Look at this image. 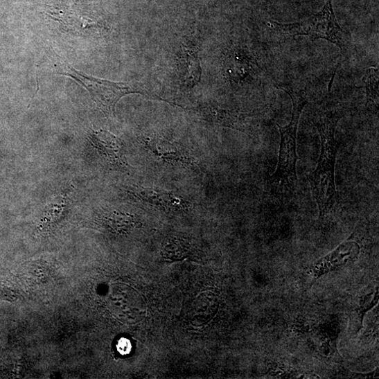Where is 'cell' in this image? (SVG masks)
Returning <instances> with one entry per match:
<instances>
[{"mask_svg": "<svg viewBox=\"0 0 379 379\" xmlns=\"http://www.w3.org/2000/svg\"><path fill=\"white\" fill-rule=\"evenodd\" d=\"M341 118L337 115L323 114L314 122L320 136L321 150L317 168L309 176L308 181L321 220H326L332 213L337 201L335 184L337 143L335 132Z\"/></svg>", "mask_w": 379, "mask_h": 379, "instance_id": "cell-1", "label": "cell"}, {"mask_svg": "<svg viewBox=\"0 0 379 379\" xmlns=\"http://www.w3.org/2000/svg\"><path fill=\"white\" fill-rule=\"evenodd\" d=\"M280 89L286 91L292 98V118L285 127L277 124L281 136L279 164L276 171L268 179V186L274 192L284 194L292 193L297 187V130L302 111L308 101L303 91L283 86Z\"/></svg>", "mask_w": 379, "mask_h": 379, "instance_id": "cell-2", "label": "cell"}, {"mask_svg": "<svg viewBox=\"0 0 379 379\" xmlns=\"http://www.w3.org/2000/svg\"><path fill=\"white\" fill-rule=\"evenodd\" d=\"M272 24L278 30L292 37L303 35L312 40L327 39L340 46L342 51L349 46V37L337 20L332 0H327L319 13L306 21L288 24Z\"/></svg>", "mask_w": 379, "mask_h": 379, "instance_id": "cell-3", "label": "cell"}, {"mask_svg": "<svg viewBox=\"0 0 379 379\" xmlns=\"http://www.w3.org/2000/svg\"><path fill=\"white\" fill-rule=\"evenodd\" d=\"M59 74L73 78L85 88L100 109L107 115L115 113L116 104L123 96L131 94H148L139 86L98 79L70 67Z\"/></svg>", "mask_w": 379, "mask_h": 379, "instance_id": "cell-4", "label": "cell"}, {"mask_svg": "<svg viewBox=\"0 0 379 379\" xmlns=\"http://www.w3.org/2000/svg\"><path fill=\"white\" fill-rule=\"evenodd\" d=\"M124 191L132 200L161 211L182 212L192 207L184 197L164 190L134 185L125 187Z\"/></svg>", "mask_w": 379, "mask_h": 379, "instance_id": "cell-5", "label": "cell"}, {"mask_svg": "<svg viewBox=\"0 0 379 379\" xmlns=\"http://www.w3.org/2000/svg\"><path fill=\"white\" fill-rule=\"evenodd\" d=\"M360 253V245L351 236L334 251L315 261L310 267V272L318 279L355 263Z\"/></svg>", "mask_w": 379, "mask_h": 379, "instance_id": "cell-6", "label": "cell"}, {"mask_svg": "<svg viewBox=\"0 0 379 379\" xmlns=\"http://www.w3.org/2000/svg\"><path fill=\"white\" fill-rule=\"evenodd\" d=\"M146 149L156 158L170 165L193 166L194 158L189 151L174 141L159 137H148L143 140Z\"/></svg>", "mask_w": 379, "mask_h": 379, "instance_id": "cell-7", "label": "cell"}, {"mask_svg": "<svg viewBox=\"0 0 379 379\" xmlns=\"http://www.w3.org/2000/svg\"><path fill=\"white\" fill-rule=\"evenodd\" d=\"M88 139L98 154L112 164L126 165L123 143L112 133L103 130L91 129Z\"/></svg>", "mask_w": 379, "mask_h": 379, "instance_id": "cell-8", "label": "cell"}, {"mask_svg": "<svg viewBox=\"0 0 379 379\" xmlns=\"http://www.w3.org/2000/svg\"><path fill=\"white\" fill-rule=\"evenodd\" d=\"M99 220L105 229L117 235L130 234L139 224L134 215L116 210L103 213Z\"/></svg>", "mask_w": 379, "mask_h": 379, "instance_id": "cell-9", "label": "cell"}, {"mask_svg": "<svg viewBox=\"0 0 379 379\" xmlns=\"http://www.w3.org/2000/svg\"><path fill=\"white\" fill-rule=\"evenodd\" d=\"M206 117L213 122L222 126L233 128L243 132L247 129L244 118L237 114L231 112L211 109L208 112V114H204Z\"/></svg>", "mask_w": 379, "mask_h": 379, "instance_id": "cell-10", "label": "cell"}, {"mask_svg": "<svg viewBox=\"0 0 379 379\" xmlns=\"http://www.w3.org/2000/svg\"><path fill=\"white\" fill-rule=\"evenodd\" d=\"M191 244L184 239L173 238L164 245L161 255L168 261L182 260L188 256L191 252Z\"/></svg>", "mask_w": 379, "mask_h": 379, "instance_id": "cell-11", "label": "cell"}, {"mask_svg": "<svg viewBox=\"0 0 379 379\" xmlns=\"http://www.w3.org/2000/svg\"><path fill=\"white\" fill-rule=\"evenodd\" d=\"M182 78L188 86H194L200 80L201 69L199 60L195 53H185L181 63Z\"/></svg>", "mask_w": 379, "mask_h": 379, "instance_id": "cell-12", "label": "cell"}, {"mask_svg": "<svg viewBox=\"0 0 379 379\" xmlns=\"http://www.w3.org/2000/svg\"><path fill=\"white\" fill-rule=\"evenodd\" d=\"M362 80L366 88L367 106L376 112L378 106V70L374 68L367 69Z\"/></svg>", "mask_w": 379, "mask_h": 379, "instance_id": "cell-13", "label": "cell"}, {"mask_svg": "<svg viewBox=\"0 0 379 379\" xmlns=\"http://www.w3.org/2000/svg\"><path fill=\"white\" fill-rule=\"evenodd\" d=\"M378 302V289L377 288L375 293L369 294L364 297L360 298V306L358 307L355 312L358 315V319L360 321V324L362 327V322L365 314L372 309Z\"/></svg>", "mask_w": 379, "mask_h": 379, "instance_id": "cell-14", "label": "cell"}, {"mask_svg": "<svg viewBox=\"0 0 379 379\" xmlns=\"http://www.w3.org/2000/svg\"><path fill=\"white\" fill-rule=\"evenodd\" d=\"M132 349L130 342L126 339H122L118 344V350L123 355L128 354Z\"/></svg>", "mask_w": 379, "mask_h": 379, "instance_id": "cell-15", "label": "cell"}]
</instances>
